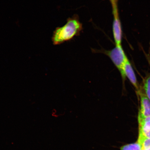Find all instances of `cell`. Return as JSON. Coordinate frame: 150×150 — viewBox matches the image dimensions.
<instances>
[{
	"label": "cell",
	"instance_id": "cell-1",
	"mask_svg": "<svg viewBox=\"0 0 150 150\" xmlns=\"http://www.w3.org/2000/svg\"><path fill=\"white\" fill-rule=\"evenodd\" d=\"M83 26L78 16L74 15L67 19L64 25L56 28L54 31L52 40L54 45H59L70 41L80 34Z\"/></svg>",
	"mask_w": 150,
	"mask_h": 150
},
{
	"label": "cell",
	"instance_id": "cell-2",
	"mask_svg": "<svg viewBox=\"0 0 150 150\" xmlns=\"http://www.w3.org/2000/svg\"><path fill=\"white\" fill-rule=\"evenodd\" d=\"M92 50L94 53H103L108 56L120 73L123 81H125L126 77L124 73L123 67L127 57L125 55L121 45L115 46V47L109 50L103 49Z\"/></svg>",
	"mask_w": 150,
	"mask_h": 150
},
{
	"label": "cell",
	"instance_id": "cell-3",
	"mask_svg": "<svg viewBox=\"0 0 150 150\" xmlns=\"http://www.w3.org/2000/svg\"><path fill=\"white\" fill-rule=\"evenodd\" d=\"M111 4L114 17L112 29L114 40L115 46L121 45L122 39V30L118 11L117 2L112 3Z\"/></svg>",
	"mask_w": 150,
	"mask_h": 150
},
{
	"label": "cell",
	"instance_id": "cell-4",
	"mask_svg": "<svg viewBox=\"0 0 150 150\" xmlns=\"http://www.w3.org/2000/svg\"><path fill=\"white\" fill-rule=\"evenodd\" d=\"M140 98V107L138 119H143L150 117V101L145 93L139 91Z\"/></svg>",
	"mask_w": 150,
	"mask_h": 150
},
{
	"label": "cell",
	"instance_id": "cell-5",
	"mask_svg": "<svg viewBox=\"0 0 150 150\" xmlns=\"http://www.w3.org/2000/svg\"><path fill=\"white\" fill-rule=\"evenodd\" d=\"M123 69L125 76L128 79L136 89L139 91V88L136 75L128 58H127L123 65Z\"/></svg>",
	"mask_w": 150,
	"mask_h": 150
},
{
	"label": "cell",
	"instance_id": "cell-6",
	"mask_svg": "<svg viewBox=\"0 0 150 150\" xmlns=\"http://www.w3.org/2000/svg\"><path fill=\"white\" fill-rule=\"evenodd\" d=\"M139 134L150 138V117L138 119Z\"/></svg>",
	"mask_w": 150,
	"mask_h": 150
},
{
	"label": "cell",
	"instance_id": "cell-7",
	"mask_svg": "<svg viewBox=\"0 0 150 150\" xmlns=\"http://www.w3.org/2000/svg\"><path fill=\"white\" fill-rule=\"evenodd\" d=\"M137 141L141 146V149L150 147V138L146 137L141 134H139Z\"/></svg>",
	"mask_w": 150,
	"mask_h": 150
},
{
	"label": "cell",
	"instance_id": "cell-8",
	"mask_svg": "<svg viewBox=\"0 0 150 150\" xmlns=\"http://www.w3.org/2000/svg\"><path fill=\"white\" fill-rule=\"evenodd\" d=\"M120 150H141V146L138 141L134 143L127 144L120 148Z\"/></svg>",
	"mask_w": 150,
	"mask_h": 150
},
{
	"label": "cell",
	"instance_id": "cell-9",
	"mask_svg": "<svg viewBox=\"0 0 150 150\" xmlns=\"http://www.w3.org/2000/svg\"><path fill=\"white\" fill-rule=\"evenodd\" d=\"M144 89L145 95L150 101V76H148L144 81Z\"/></svg>",
	"mask_w": 150,
	"mask_h": 150
},
{
	"label": "cell",
	"instance_id": "cell-10",
	"mask_svg": "<svg viewBox=\"0 0 150 150\" xmlns=\"http://www.w3.org/2000/svg\"><path fill=\"white\" fill-rule=\"evenodd\" d=\"M111 3H112L115 2H117V0H109Z\"/></svg>",
	"mask_w": 150,
	"mask_h": 150
},
{
	"label": "cell",
	"instance_id": "cell-11",
	"mask_svg": "<svg viewBox=\"0 0 150 150\" xmlns=\"http://www.w3.org/2000/svg\"><path fill=\"white\" fill-rule=\"evenodd\" d=\"M141 150H150V147L146 148V149H142Z\"/></svg>",
	"mask_w": 150,
	"mask_h": 150
},
{
	"label": "cell",
	"instance_id": "cell-12",
	"mask_svg": "<svg viewBox=\"0 0 150 150\" xmlns=\"http://www.w3.org/2000/svg\"><path fill=\"white\" fill-rule=\"evenodd\" d=\"M149 62L150 65V59H149Z\"/></svg>",
	"mask_w": 150,
	"mask_h": 150
}]
</instances>
